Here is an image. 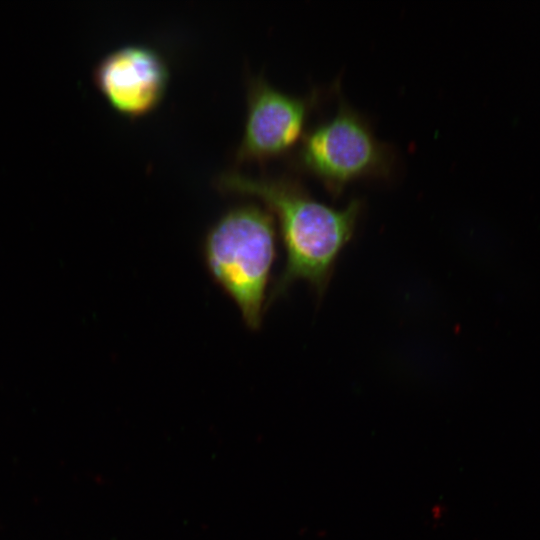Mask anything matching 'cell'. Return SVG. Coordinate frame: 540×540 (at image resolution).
Wrapping results in <instances>:
<instances>
[{"instance_id": "obj_1", "label": "cell", "mask_w": 540, "mask_h": 540, "mask_svg": "<svg viewBox=\"0 0 540 540\" xmlns=\"http://www.w3.org/2000/svg\"><path fill=\"white\" fill-rule=\"evenodd\" d=\"M217 185L226 192L259 198L277 219L286 261L267 307L299 280L322 296L341 251L355 232L363 200L354 198L335 209L313 198L298 179L284 174L252 177L228 171L218 176Z\"/></svg>"}, {"instance_id": "obj_2", "label": "cell", "mask_w": 540, "mask_h": 540, "mask_svg": "<svg viewBox=\"0 0 540 540\" xmlns=\"http://www.w3.org/2000/svg\"><path fill=\"white\" fill-rule=\"evenodd\" d=\"M203 255L211 277L237 305L246 326L258 329L276 258L271 212L253 202L229 208L208 230Z\"/></svg>"}, {"instance_id": "obj_4", "label": "cell", "mask_w": 540, "mask_h": 540, "mask_svg": "<svg viewBox=\"0 0 540 540\" xmlns=\"http://www.w3.org/2000/svg\"><path fill=\"white\" fill-rule=\"evenodd\" d=\"M323 96V91L317 88L305 95H291L275 88L262 76L252 77L236 159L266 161L295 150Z\"/></svg>"}, {"instance_id": "obj_3", "label": "cell", "mask_w": 540, "mask_h": 540, "mask_svg": "<svg viewBox=\"0 0 540 540\" xmlns=\"http://www.w3.org/2000/svg\"><path fill=\"white\" fill-rule=\"evenodd\" d=\"M293 164L322 183L334 197L359 180L387 179L395 152L379 140L365 115L340 97L336 112L304 133Z\"/></svg>"}, {"instance_id": "obj_5", "label": "cell", "mask_w": 540, "mask_h": 540, "mask_svg": "<svg viewBox=\"0 0 540 540\" xmlns=\"http://www.w3.org/2000/svg\"><path fill=\"white\" fill-rule=\"evenodd\" d=\"M169 70L153 47L132 44L106 54L93 70V81L106 100L120 113L145 114L165 94Z\"/></svg>"}]
</instances>
